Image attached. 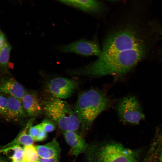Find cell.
<instances>
[{"label": "cell", "instance_id": "cell-1", "mask_svg": "<svg viewBox=\"0 0 162 162\" xmlns=\"http://www.w3.org/2000/svg\"><path fill=\"white\" fill-rule=\"evenodd\" d=\"M138 31L128 27L110 34L104 43L98 58L74 70V74L93 77L127 74L148 53L147 40Z\"/></svg>", "mask_w": 162, "mask_h": 162}, {"label": "cell", "instance_id": "cell-2", "mask_svg": "<svg viewBox=\"0 0 162 162\" xmlns=\"http://www.w3.org/2000/svg\"><path fill=\"white\" fill-rule=\"evenodd\" d=\"M112 102L105 93L92 89L79 94L74 112L83 130L89 129L101 113L110 108Z\"/></svg>", "mask_w": 162, "mask_h": 162}, {"label": "cell", "instance_id": "cell-3", "mask_svg": "<svg viewBox=\"0 0 162 162\" xmlns=\"http://www.w3.org/2000/svg\"><path fill=\"white\" fill-rule=\"evenodd\" d=\"M89 162H139L141 151L127 148L116 142H99L88 146Z\"/></svg>", "mask_w": 162, "mask_h": 162}, {"label": "cell", "instance_id": "cell-4", "mask_svg": "<svg viewBox=\"0 0 162 162\" xmlns=\"http://www.w3.org/2000/svg\"><path fill=\"white\" fill-rule=\"evenodd\" d=\"M43 111L59 127L65 131L76 132L81 127L78 117L68 103L61 99L51 97L44 100Z\"/></svg>", "mask_w": 162, "mask_h": 162}, {"label": "cell", "instance_id": "cell-5", "mask_svg": "<svg viewBox=\"0 0 162 162\" xmlns=\"http://www.w3.org/2000/svg\"><path fill=\"white\" fill-rule=\"evenodd\" d=\"M116 108L119 118L125 123L137 124L145 118L141 105L134 96L124 97L118 102Z\"/></svg>", "mask_w": 162, "mask_h": 162}, {"label": "cell", "instance_id": "cell-6", "mask_svg": "<svg viewBox=\"0 0 162 162\" xmlns=\"http://www.w3.org/2000/svg\"><path fill=\"white\" fill-rule=\"evenodd\" d=\"M78 85L77 82L75 80L65 77H57L48 82L46 89L52 96L62 99L71 96Z\"/></svg>", "mask_w": 162, "mask_h": 162}, {"label": "cell", "instance_id": "cell-7", "mask_svg": "<svg viewBox=\"0 0 162 162\" xmlns=\"http://www.w3.org/2000/svg\"><path fill=\"white\" fill-rule=\"evenodd\" d=\"M58 49L62 52L73 53L86 56H98L101 52V49L96 41L84 39L61 46Z\"/></svg>", "mask_w": 162, "mask_h": 162}, {"label": "cell", "instance_id": "cell-8", "mask_svg": "<svg viewBox=\"0 0 162 162\" xmlns=\"http://www.w3.org/2000/svg\"><path fill=\"white\" fill-rule=\"evenodd\" d=\"M21 101L26 115L29 116L34 118L43 111L37 95L34 92L26 91Z\"/></svg>", "mask_w": 162, "mask_h": 162}, {"label": "cell", "instance_id": "cell-9", "mask_svg": "<svg viewBox=\"0 0 162 162\" xmlns=\"http://www.w3.org/2000/svg\"><path fill=\"white\" fill-rule=\"evenodd\" d=\"M58 2L63 4L90 13H99L104 10L103 4L94 0H62Z\"/></svg>", "mask_w": 162, "mask_h": 162}, {"label": "cell", "instance_id": "cell-10", "mask_svg": "<svg viewBox=\"0 0 162 162\" xmlns=\"http://www.w3.org/2000/svg\"><path fill=\"white\" fill-rule=\"evenodd\" d=\"M26 91L23 86L13 78L3 79L0 83V93L21 100Z\"/></svg>", "mask_w": 162, "mask_h": 162}, {"label": "cell", "instance_id": "cell-11", "mask_svg": "<svg viewBox=\"0 0 162 162\" xmlns=\"http://www.w3.org/2000/svg\"><path fill=\"white\" fill-rule=\"evenodd\" d=\"M65 139L70 147V154L77 156L86 151L88 147L85 140L75 132L65 131L64 133Z\"/></svg>", "mask_w": 162, "mask_h": 162}, {"label": "cell", "instance_id": "cell-12", "mask_svg": "<svg viewBox=\"0 0 162 162\" xmlns=\"http://www.w3.org/2000/svg\"><path fill=\"white\" fill-rule=\"evenodd\" d=\"M7 96L8 102L5 118L9 120H16L25 117L27 115L21 100L10 95Z\"/></svg>", "mask_w": 162, "mask_h": 162}, {"label": "cell", "instance_id": "cell-13", "mask_svg": "<svg viewBox=\"0 0 162 162\" xmlns=\"http://www.w3.org/2000/svg\"><path fill=\"white\" fill-rule=\"evenodd\" d=\"M39 157L43 158L58 157L61 149L59 144L55 139L45 145L35 146Z\"/></svg>", "mask_w": 162, "mask_h": 162}, {"label": "cell", "instance_id": "cell-14", "mask_svg": "<svg viewBox=\"0 0 162 162\" xmlns=\"http://www.w3.org/2000/svg\"><path fill=\"white\" fill-rule=\"evenodd\" d=\"M34 118L30 119L26 126L20 132L17 136L8 144L3 146L2 149L11 147L14 145H23L25 146L32 145L34 141L33 138L27 133L29 128L32 126Z\"/></svg>", "mask_w": 162, "mask_h": 162}, {"label": "cell", "instance_id": "cell-15", "mask_svg": "<svg viewBox=\"0 0 162 162\" xmlns=\"http://www.w3.org/2000/svg\"><path fill=\"white\" fill-rule=\"evenodd\" d=\"M11 48V45L7 41L0 50V69L5 74L9 73V63Z\"/></svg>", "mask_w": 162, "mask_h": 162}, {"label": "cell", "instance_id": "cell-16", "mask_svg": "<svg viewBox=\"0 0 162 162\" xmlns=\"http://www.w3.org/2000/svg\"><path fill=\"white\" fill-rule=\"evenodd\" d=\"M0 151L4 152H10L11 154L9 158L11 162H22V161L23 149L20 145H14L11 147L1 149Z\"/></svg>", "mask_w": 162, "mask_h": 162}, {"label": "cell", "instance_id": "cell-17", "mask_svg": "<svg viewBox=\"0 0 162 162\" xmlns=\"http://www.w3.org/2000/svg\"><path fill=\"white\" fill-rule=\"evenodd\" d=\"M22 161L36 162L39 159V156L35 146L32 145L24 146L23 148Z\"/></svg>", "mask_w": 162, "mask_h": 162}, {"label": "cell", "instance_id": "cell-18", "mask_svg": "<svg viewBox=\"0 0 162 162\" xmlns=\"http://www.w3.org/2000/svg\"><path fill=\"white\" fill-rule=\"evenodd\" d=\"M8 102L7 95L0 93V116L4 118L7 112Z\"/></svg>", "mask_w": 162, "mask_h": 162}, {"label": "cell", "instance_id": "cell-19", "mask_svg": "<svg viewBox=\"0 0 162 162\" xmlns=\"http://www.w3.org/2000/svg\"><path fill=\"white\" fill-rule=\"evenodd\" d=\"M40 124L43 130L46 133L52 132L56 128L55 124L51 120L44 119Z\"/></svg>", "mask_w": 162, "mask_h": 162}, {"label": "cell", "instance_id": "cell-20", "mask_svg": "<svg viewBox=\"0 0 162 162\" xmlns=\"http://www.w3.org/2000/svg\"><path fill=\"white\" fill-rule=\"evenodd\" d=\"M39 127L38 134L34 141H41L45 140L47 136V133L42 129L40 124H39Z\"/></svg>", "mask_w": 162, "mask_h": 162}, {"label": "cell", "instance_id": "cell-21", "mask_svg": "<svg viewBox=\"0 0 162 162\" xmlns=\"http://www.w3.org/2000/svg\"><path fill=\"white\" fill-rule=\"evenodd\" d=\"M151 26L154 32L158 33L162 37V24L154 22L151 23Z\"/></svg>", "mask_w": 162, "mask_h": 162}, {"label": "cell", "instance_id": "cell-22", "mask_svg": "<svg viewBox=\"0 0 162 162\" xmlns=\"http://www.w3.org/2000/svg\"><path fill=\"white\" fill-rule=\"evenodd\" d=\"M39 124H38L34 126H31L29 129V134L34 139L37 136L39 130Z\"/></svg>", "mask_w": 162, "mask_h": 162}, {"label": "cell", "instance_id": "cell-23", "mask_svg": "<svg viewBox=\"0 0 162 162\" xmlns=\"http://www.w3.org/2000/svg\"><path fill=\"white\" fill-rule=\"evenodd\" d=\"M38 162H58V157H55L50 158H39Z\"/></svg>", "mask_w": 162, "mask_h": 162}, {"label": "cell", "instance_id": "cell-24", "mask_svg": "<svg viewBox=\"0 0 162 162\" xmlns=\"http://www.w3.org/2000/svg\"><path fill=\"white\" fill-rule=\"evenodd\" d=\"M5 37L4 33L0 34V50L3 48L6 42Z\"/></svg>", "mask_w": 162, "mask_h": 162}, {"label": "cell", "instance_id": "cell-25", "mask_svg": "<svg viewBox=\"0 0 162 162\" xmlns=\"http://www.w3.org/2000/svg\"><path fill=\"white\" fill-rule=\"evenodd\" d=\"M158 161L159 162H162V148L159 154Z\"/></svg>", "mask_w": 162, "mask_h": 162}, {"label": "cell", "instance_id": "cell-26", "mask_svg": "<svg viewBox=\"0 0 162 162\" xmlns=\"http://www.w3.org/2000/svg\"><path fill=\"white\" fill-rule=\"evenodd\" d=\"M151 162H159L158 160H154L152 161Z\"/></svg>", "mask_w": 162, "mask_h": 162}, {"label": "cell", "instance_id": "cell-27", "mask_svg": "<svg viewBox=\"0 0 162 162\" xmlns=\"http://www.w3.org/2000/svg\"><path fill=\"white\" fill-rule=\"evenodd\" d=\"M161 55L162 56V51H161Z\"/></svg>", "mask_w": 162, "mask_h": 162}, {"label": "cell", "instance_id": "cell-28", "mask_svg": "<svg viewBox=\"0 0 162 162\" xmlns=\"http://www.w3.org/2000/svg\"><path fill=\"white\" fill-rule=\"evenodd\" d=\"M38 162V161H37V162Z\"/></svg>", "mask_w": 162, "mask_h": 162}, {"label": "cell", "instance_id": "cell-29", "mask_svg": "<svg viewBox=\"0 0 162 162\" xmlns=\"http://www.w3.org/2000/svg\"><path fill=\"white\" fill-rule=\"evenodd\" d=\"M22 162H23V161H22Z\"/></svg>", "mask_w": 162, "mask_h": 162}, {"label": "cell", "instance_id": "cell-30", "mask_svg": "<svg viewBox=\"0 0 162 162\" xmlns=\"http://www.w3.org/2000/svg\"><path fill=\"white\" fill-rule=\"evenodd\" d=\"M0 162H1V161H0Z\"/></svg>", "mask_w": 162, "mask_h": 162}]
</instances>
